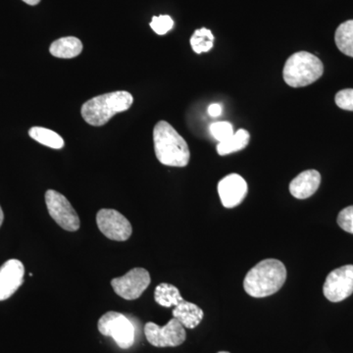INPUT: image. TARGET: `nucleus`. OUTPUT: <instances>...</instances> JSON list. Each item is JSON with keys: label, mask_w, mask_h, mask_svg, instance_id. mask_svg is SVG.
Wrapping results in <instances>:
<instances>
[{"label": "nucleus", "mask_w": 353, "mask_h": 353, "mask_svg": "<svg viewBox=\"0 0 353 353\" xmlns=\"http://www.w3.org/2000/svg\"><path fill=\"white\" fill-rule=\"evenodd\" d=\"M287 269L280 260L269 259L260 261L246 274L243 288L250 296H270L284 285Z\"/></svg>", "instance_id": "f257e3e1"}, {"label": "nucleus", "mask_w": 353, "mask_h": 353, "mask_svg": "<svg viewBox=\"0 0 353 353\" xmlns=\"http://www.w3.org/2000/svg\"><path fill=\"white\" fill-rule=\"evenodd\" d=\"M155 154L160 163L185 167L190 162L189 145L185 139L166 121H160L153 130Z\"/></svg>", "instance_id": "f03ea898"}, {"label": "nucleus", "mask_w": 353, "mask_h": 353, "mask_svg": "<svg viewBox=\"0 0 353 353\" xmlns=\"http://www.w3.org/2000/svg\"><path fill=\"white\" fill-rule=\"evenodd\" d=\"M134 97L130 92H109L95 97L83 104L81 113L83 119L94 127L104 126L116 114L124 112L131 108Z\"/></svg>", "instance_id": "7ed1b4c3"}, {"label": "nucleus", "mask_w": 353, "mask_h": 353, "mask_svg": "<svg viewBox=\"0 0 353 353\" xmlns=\"http://www.w3.org/2000/svg\"><path fill=\"white\" fill-rule=\"evenodd\" d=\"M324 73L321 60L312 53L301 51L285 61L283 77L292 88H303L319 80Z\"/></svg>", "instance_id": "20e7f679"}, {"label": "nucleus", "mask_w": 353, "mask_h": 353, "mask_svg": "<svg viewBox=\"0 0 353 353\" xmlns=\"http://www.w3.org/2000/svg\"><path fill=\"white\" fill-rule=\"evenodd\" d=\"M99 333L105 336H111L118 347L128 350L134 343V327L126 316L122 313L109 311L99 319Z\"/></svg>", "instance_id": "39448f33"}, {"label": "nucleus", "mask_w": 353, "mask_h": 353, "mask_svg": "<svg viewBox=\"0 0 353 353\" xmlns=\"http://www.w3.org/2000/svg\"><path fill=\"white\" fill-rule=\"evenodd\" d=\"M46 208L50 215L62 229L76 232L80 229V218L68 199L54 190L46 192Z\"/></svg>", "instance_id": "423d86ee"}, {"label": "nucleus", "mask_w": 353, "mask_h": 353, "mask_svg": "<svg viewBox=\"0 0 353 353\" xmlns=\"http://www.w3.org/2000/svg\"><path fill=\"white\" fill-rule=\"evenodd\" d=\"M146 340L153 347H175L182 345L187 338L185 327L173 318L164 327L148 322L145 326Z\"/></svg>", "instance_id": "0eeeda50"}, {"label": "nucleus", "mask_w": 353, "mask_h": 353, "mask_svg": "<svg viewBox=\"0 0 353 353\" xmlns=\"http://www.w3.org/2000/svg\"><path fill=\"white\" fill-rule=\"evenodd\" d=\"M150 275L143 268H134L120 278L111 281L114 292L122 299L134 301L139 299L150 285Z\"/></svg>", "instance_id": "6e6552de"}, {"label": "nucleus", "mask_w": 353, "mask_h": 353, "mask_svg": "<svg viewBox=\"0 0 353 353\" xmlns=\"http://www.w3.org/2000/svg\"><path fill=\"white\" fill-rule=\"evenodd\" d=\"M324 296L332 303H340L353 294V265L334 269L327 276Z\"/></svg>", "instance_id": "1a4fd4ad"}, {"label": "nucleus", "mask_w": 353, "mask_h": 353, "mask_svg": "<svg viewBox=\"0 0 353 353\" xmlns=\"http://www.w3.org/2000/svg\"><path fill=\"white\" fill-rule=\"evenodd\" d=\"M97 227L109 240L125 241L131 236V223L114 209H101L97 215Z\"/></svg>", "instance_id": "9d476101"}, {"label": "nucleus", "mask_w": 353, "mask_h": 353, "mask_svg": "<svg viewBox=\"0 0 353 353\" xmlns=\"http://www.w3.org/2000/svg\"><path fill=\"white\" fill-rule=\"evenodd\" d=\"M218 194L224 208H236L245 199L248 183L238 174H230L218 183Z\"/></svg>", "instance_id": "9b49d317"}, {"label": "nucleus", "mask_w": 353, "mask_h": 353, "mask_svg": "<svg viewBox=\"0 0 353 353\" xmlns=\"http://www.w3.org/2000/svg\"><path fill=\"white\" fill-rule=\"evenodd\" d=\"M25 267L20 260L10 259L0 267V301L15 294L24 282Z\"/></svg>", "instance_id": "f8f14e48"}, {"label": "nucleus", "mask_w": 353, "mask_h": 353, "mask_svg": "<svg viewBox=\"0 0 353 353\" xmlns=\"http://www.w3.org/2000/svg\"><path fill=\"white\" fill-rule=\"evenodd\" d=\"M321 175L316 170L304 171L296 176L290 183L292 196L299 199H306L312 196L319 189Z\"/></svg>", "instance_id": "ddd939ff"}, {"label": "nucleus", "mask_w": 353, "mask_h": 353, "mask_svg": "<svg viewBox=\"0 0 353 353\" xmlns=\"http://www.w3.org/2000/svg\"><path fill=\"white\" fill-rule=\"evenodd\" d=\"M204 313L196 304L185 301V299L175 306L173 318H176L185 328L194 329L203 319Z\"/></svg>", "instance_id": "4468645a"}, {"label": "nucleus", "mask_w": 353, "mask_h": 353, "mask_svg": "<svg viewBox=\"0 0 353 353\" xmlns=\"http://www.w3.org/2000/svg\"><path fill=\"white\" fill-rule=\"evenodd\" d=\"M83 43L75 37H65L53 41L50 48L51 55L62 59H71L82 53Z\"/></svg>", "instance_id": "2eb2a0df"}, {"label": "nucleus", "mask_w": 353, "mask_h": 353, "mask_svg": "<svg viewBox=\"0 0 353 353\" xmlns=\"http://www.w3.org/2000/svg\"><path fill=\"white\" fill-rule=\"evenodd\" d=\"M250 134L246 130L240 129L234 132L233 136L221 141L217 145V152L221 157L241 152L250 143Z\"/></svg>", "instance_id": "dca6fc26"}, {"label": "nucleus", "mask_w": 353, "mask_h": 353, "mask_svg": "<svg viewBox=\"0 0 353 353\" xmlns=\"http://www.w3.org/2000/svg\"><path fill=\"white\" fill-rule=\"evenodd\" d=\"M154 299L159 305L167 308L178 305L183 301L178 288L168 283H162L157 285L154 292Z\"/></svg>", "instance_id": "f3484780"}, {"label": "nucleus", "mask_w": 353, "mask_h": 353, "mask_svg": "<svg viewBox=\"0 0 353 353\" xmlns=\"http://www.w3.org/2000/svg\"><path fill=\"white\" fill-rule=\"evenodd\" d=\"M334 41L343 54L353 58V20L345 21L339 26Z\"/></svg>", "instance_id": "a211bd4d"}, {"label": "nucleus", "mask_w": 353, "mask_h": 353, "mask_svg": "<svg viewBox=\"0 0 353 353\" xmlns=\"http://www.w3.org/2000/svg\"><path fill=\"white\" fill-rule=\"evenodd\" d=\"M29 134L34 141L53 150H61L65 145L64 139L57 132L46 128L32 127Z\"/></svg>", "instance_id": "6ab92c4d"}, {"label": "nucleus", "mask_w": 353, "mask_h": 353, "mask_svg": "<svg viewBox=\"0 0 353 353\" xmlns=\"http://www.w3.org/2000/svg\"><path fill=\"white\" fill-rule=\"evenodd\" d=\"M213 43H214V36L210 30L205 28L196 30L190 38V46L192 50L197 54L208 52L209 50H212Z\"/></svg>", "instance_id": "aec40b11"}, {"label": "nucleus", "mask_w": 353, "mask_h": 353, "mask_svg": "<svg viewBox=\"0 0 353 353\" xmlns=\"http://www.w3.org/2000/svg\"><path fill=\"white\" fill-rule=\"evenodd\" d=\"M211 136L216 139V141H221L229 139L230 137L234 134V128L231 123L222 121V122H216L210 125Z\"/></svg>", "instance_id": "412c9836"}, {"label": "nucleus", "mask_w": 353, "mask_h": 353, "mask_svg": "<svg viewBox=\"0 0 353 353\" xmlns=\"http://www.w3.org/2000/svg\"><path fill=\"white\" fill-rule=\"evenodd\" d=\"M150 27L157 34L163 36V34H166L167 32L173 29L174 21L168 15H161L158 16V17L154 16L152 22H150Z\"/></svg>", "instance_id": "4be33fe9"}, {"label": "nucleus", "mask_w": 353, "mask_h": 353, "mask_svg": "<svg viewBox=\"0 0 353 353\" xmlns=\"http://www.w3.org/2000/svg\"><path fill=\"white\" fill-rule=\"evenodd\" d=\"M336 105L343 110L353 111V88L340 90L334 97Z\"/></svg>", "instance_id": "5701e85b"}, {"label": "nucleus", "mask_w": 353, "mask_h": 353, "mask_svg": "<svg viewBox=\"0 0 353 353\" xmlns=\"http://www.w3.org/2000/svg\"><path fill=\"white\" fill-rule=\"evenodd\" d=\"M338 224L343 231L353 234V205L343 209L339 213Z\"/></svg>", "instance_id": "b1692460"}, {"label": "nucleus", "mask_w": 353, "mask_h": 353, "mask_svg": "<svg viewBox=\"0 0 353 353\" xmlns=\"http://www.w3.org/2000/svg\"><path fill=\"white\" fill-rule=\"evenodd\" d=\"M223 108L222 105L219 103L211 104L208 108V114L211 117H218L222 114Z\"/></svg>", "instance_id": "393cba45"}, {"label": "nucleus", "mask_w": 353, "mask_h": 353, "mask_svg": "<svg viewBox=\"0 0 353 353\" xmlns=\"http://www.w3.org/2000/svg\"><path fill=\"white\" fill-rule=\"evenodd\" d=\"M25 3L29 4V6H34L41 2V0H23Z\"/></svg>", "instance_id": "a878e982"}, {"label": "nucleus", "mask_w": 353, "mask_h": 353, "mask_svg": "<svg viewBox=\"0 0 353 353\" xmlns=\"http://www.w3.org/2000/svg\"><path fill=\"white\" fill-rule=\"evenodd\" d=\"M3 220H4L3 211H2L1 206H0V227H1L2 223H3Z\"/></svg>", "instance_id": "bb28decb"}, {"label": "nucleus", "mask_w": 353, "mask_h": 353, "mask_svg": "<svg viewBox=\"0 0 353 353\" xmlns=\"http://www.w3.org/2000/svg\"><path fill=\"white\" fill-rule=\"evenodd\" d=\"M218 353H230V352H218Z\"/></svg>", "instance_id": "cd10ccee"}]
</instances>
